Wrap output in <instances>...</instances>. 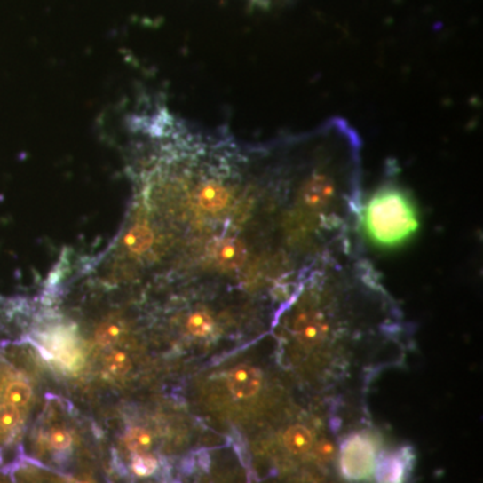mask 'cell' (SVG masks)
<instances>
[{"instance_id": "cell-1", "label": "cell", "mask_w": 483, "mask_h": 483, "mask_svg": "<svg viewBox=\"0 0 483 483\" xmlns=\"http://www.w3.org/2000/svg\"><path fill=\"white\" fill-rule=\"evenodd\" d=\"M362 235L372 248L392 251L412 241L420 228L414 195L395 178L383 181L360 203Z\"/></svg>"}, {"instance_id": "cell-2", "label": "cell", "mask_w": 483, "mask_h": 483, "mask_svg": "<svg viewBox=\"0 0 483 483\" xmlns=\"http://www.w3.org/2000/svg\"><path fill=\"white\" fill-rule=\"evenodd\" d=\"M376 448L371 438L353 434L344 440L340 448V469L346 479L366 480L375 472Z\"/></svg>"}, {"instance_id": "cell-3", "label": "cell", "mask_w": 483, "mask_h": 483, "mask_svg": "<svg viewBox=\"0 0 483 483\" xmlns=\"http://www.w3.org/2000/svg\"><path fill=\"white\" fill-rule=\"evenodd\" d=\"M44 353L54 360L62 368L75 371L81 366V352L77 338L67 328H54L42 338Z\"/></svg>"}, {"instance_id": "cell-4", "label": "cell", "mask_w": 483, "mask_h": 483, "mask_svg": "<svg viewBox=\"0 0 483 483\" xmlns=\"http://www.w3.org/2000/svg\"><path fill=\"white\" fill-rule=\"evenodd\" d=\"M414 450L401 447L376 459L375 477L377 483H406L414 467Z\"/></svg>"}, {"instance_id": "cell-5", "label": "cell", "mask_w": 483, "mask_h": 483, "mask_svg": "<svg viewBox=\"0 0 483 483\" xmlns=\"http://www.w3.org/2000/svg\"><path fill=\"white\" fill-rule=\"evenodd\" d=\"M329 325L321 313L304 311L297 314L293 321V332L298 343L308 348L319 345L327 337Z\"/></svg>"}, {"instance_id": "cell-6", "label": "cell", "mask_w": 483, "mask_h": 483, "mask_svg": "<svg viewBox=\"0 0 483 483\" xmlns=\"http://www.w3.org/2000/svg\"><path fill=\"white\" fill-rule=\"evenodd\" d=\"M228 390L236 400H249L264 387V375L253 366H239L228 375Z\"/></svg>"}, {"instance_id": "cell-7", "label": "cell", "mask_w": 483, "mask_h": 483, "mask_svg": "<svg viewBox=\"0 0 483 483\" xmlns=\"http://www.w3.org/2000/svg\"><path fill=\"white\" fill-rule=\"evenodd\" d=\"M132 357L121 349H113L105 356L102 362V375L109 379H121L127 376L132 369Z\"/></svg>"}, {"instance_id": "cell-8", "label": "cell", "mask_w": 483, "mask_h": 483, "mask_svg": "<svg viewBox=\"0 0 483 483\" xmlns=\"http://www.w3.org/2000/svg\"><path fill=\"white\" fill-rule=\"evenodd\" d=\"M154 434L143 426L132 427L124 437V445L133 454H148L154 447Z\"/></svg>"}, {"instance_id": "cell-9", "label": "cell", "mask_w": 483, "mask_h": 483, "mask_svg": "<svg viewBox=\"0 0 483 483\" xmlns=\"http://www.w3.org/2000/svg\"><path fill=\"white\" fill-rule=\"evenodd\" d=\"M283 443H285V447L291 454L301 455V454L308 453L311 450L312 446H313V437L305 427L294 426L285 432Z\"/></svg>"}, {"instance_id": "cell-10", "label": "cell", "mask_w": 483, "mask_h": 483, "mask_svg": "<svg viewBox=\"0 0 483 483\" xmlns=\"http://www.w3.org/2000/svg\"><path fill=\"white\" fill-rule=\"evenodd\" d=\"M124 335V322H121L120 320H109V321L102 322L99 325V329H97L96 340L99 345L107 348V346L120 343Z\"/></svg>"}, {"instance_id": "cell-11", "label": "cell", "mask_w": 483, "mask_h": 483, "mask_svg": "<svg viewBox=\"0 0 483 483\" xmlns=\"http://www.w3.org/2000/svg\"><path fill=\"white\" fill-rule=\"evenodd\" d=\"M186 328H187V332L194 337H209L214 332L215 321L207 312H194L188 316Z\"/></svg>"}, {"instance_id": "cell-12", "label": "cell", "mask_w": 483, "mask_h": 483, "mask_svg": "<svg viewBox=\"0 0 483 483\" xmlns=\"http://www.w3.org/2000/svg\"><path fill=\"white\" fill-rule=\"evenodd\" d=\"M4 396H6L7 403L22 409L30 404L31 399H33V390L23 380H14L7 385Z\"/></svg>"}, {"instance_id": "cell-13", "label": "cell", "mask_w": 483, "mask_h": 483, "mask_svg": "<svg viewBox=\"0 0 483 483\" xmlns=\"http://www.w3.org/2000/svg\"><path fill=\"white\" fill-rule=\"evenodd\" d=\"M75 438L69 430L62 429V427H54L50 430L46 437V443L49 448H51L55 453H67L72 448Z\"/></svg>"}, {"instance_id": "cell-14", "label": "cell", "mask_w": 483, "mask_h": 483, "mask_svg": "<svg viewBox=\"0 0 483 483\" xmlns=\"http://www.w3.org/2000/svg\"><path fill=\"white\" fill-rule=\"evenodd\" d=\"M133 474L139 478L152 477L159 469V461L151 454H135L131 464Z\"/></svg>"}, {"instance_id": "cell-15", "label": "cell", "mask_w": 483, "mask_h": 483, "mask_svg": "<svg viewBox=\"0 0 483 483\" xmlns=\"http://www.w3.org/2000/svg\"><path fill=\"white\" fill-rule=\"evenodd\" d=\"M20 420L22 415L20 408L7 401L0 404V432H12L20 426Z\"/></svg>"}, {"instance_id": "cell-16", "label": "cell", "mask_w": 483, "mask_h": 483, "mask_svg": "<svg viewBox=\"0 0 483 483\" xmlns=\"http://www.w3.org/2000/svg\"><path fill=\"white\" fill-rule=\"evenodd\" d=\"M317 454H319L321 458L330 459L335 454V447H333L332 443L328 442V440H322L317 445Z\"/></svg>"}, {"instance_id": "cell-17", "label": "cell", "mask_w": 483, "mask_h": 483, "mask_svg": "<svg viewBox=\"0 0 483 483\" xmlns=\"http://www.w3.org/2000/svg\"><path fill=\"white\" fill-rule=\"evenodd\" d=\"M75 483H88V482H75Z\"/></svg>"}]
</instances>
